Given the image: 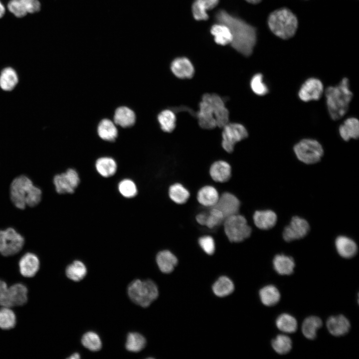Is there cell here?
Segmentation results:
<instances>
[{"instance_id":"6da1fadb","label":"cell","mask_w":359,"mask_h":359,"mask_svg":"<svg viewBox=\"0 0 359 359\" xmlns=\"http://www.w3.org/2000/svg\"><path fill=\"white\" fill-rule=\"evenodd\" d=\"M215 17L218 22L225 24L229 28L232 36V47L244 56H250L256 42V28L224 10L217 11Z\"/></svg>"},{"instance_id":"7a4b0ae2","label":"cell","mask_w":359,"mask_h":359,"mask_svg":"<svg viewBox=\"0 0 359 359\" xmlns=\"http://www.w3.org/2000/svg\"><path fill=\"white\" fill-rule=\"evenodd\" d=\"M196 117L200 127L205 129L222 128L229 122V112L224 100L214 93L202 96Z\"/></svg>"},{"instance_id":"3957f363","label":"cell","mask_w":359,"mask_h":359,"mask_svg":"<svg viewBox=\"0 0 359 359\" xmlns=\"http://www.w3.org/2000/svg\"><path fill=\"white\" fill-rule=\"evenodd\" d=\"M10 199L16 206L24 209L26 206L34 207L41 201L42 191L35 186L31 180L26 176L15 178L10 186Z\"/></svg>"},{"instance_id":"277c9868","label":"cell","mask_w":359,"mask_h":359,"mask_svg":"<svg viewBox=\"0 0 359 359\" xmlns=\"http://www.w3.org/2000/svg\"><path fill=\"white\" fill-rule=\"evenodd\" d=\"M325 96L331 118L337 120L342 118L347 112L353 96L348 79L344 78L338 85L328 87Z\"/></svg>"},{"instance_id":"5b68a950","label":"cell","mask_w":359,"mask_h":359,"mask_svg":"<svg viewBox=\"0 0 359 359\" xmlns=\"http://www.w3.org/2000/svg\"><path fill=\"white\" fill-rule=\"evenodd\" d=\"M268 25L271 32L283 39L293 37L298 28V19L287 8H281L272 12L268 18Z\"/></svg>"},{"instance_id":"8992f818","label":"cell","mask_w":359,"mask_h":359,"mask_svg":"<svg viewBox=\"0 0 359 359\" xmlns=\"http://www.w3.org/2000/svg\"><path fill=\"white\" fill-rule=\"evenodd\" d=\"M128 294L134 303L146 308L157 298L159 290L156 283L151 280L136 279L129 285Z\"/></svg>"},{"instance_id":"52a82bcc","label":"cell","mask_w":359,"mask_h":359,"mask_svg":"<svg viewBox=\"0 0 359 359\" xmlns=\"http://www.w3.org/2000/svg\"><path fill=\"white\" fill-rule=\"evenodd\" d=\"M224 233L231 242H240L249 238L252 229L246 218L238 213L225 218L223 221Z\"/></svg>"},{"instance_id":"ba28073f","label":"cell","mask_w":359,"mask_h":359,"mask_svg":"<svg viewBox=\"0 0 359 359\" xmlns=\"http://www.w3.org/2000/svg\"><path fill=\"white\" fill-rule=\"evenodd\" d=\"M294 153L298 159L306 164H314L319 162L324 154L320 143L314 139H303L294 147Z\"/></svg>"},{"instance_id":"9c48e42d","label":"cell","mask_w":359,"mask_h":359,"mask_svg":"<svg viewBox=\"0 0 359 359\" xmlns=\"http://www.w3.org/2000/svg\"><path fill=\"white\" fill-rule=\"evenodd\" d=\"M23 237L12 227L0 230V253L4 256L15 255L23 248Z\"/></svg>"},{"instance_id":"30bf717a","label":"cell","mask_w":359,"mask_h":359,"mask_svg":"<svg viewBox=\"0 0 359 359\" xmlns=\"http://www.w3.org/2000/svg\"><path fill=\"white\" fill-rule=\"evenodd\" d=\"M221 145L227 153H232L235 145L245 139L248 136V132L242 124L236 123H228L223 127Z\"/></svg>"},{"instance_id":"8fae6325","label":"cell","mask_w":359,"mask_h":359,"mask_svg":"<svg viewBox=\"0 0 359 359\" xmlns=\"http://www.w3.org/2000/svg\"><path fill=\"white\" fill-rule=\"evenodd\" d=\"M80 182L77 172L69 169L65 173L56 175L53 178L56 191L59 194L72 193Z\"/></svg>"},{"instance_id":"7c38bea8","label":"cell","mask_w":359,"mask_h":359,"mask_svg":"<svg viewBox=\"0 0 359 359\" xmlns=\"http://www.w3.org/2000/svg\"><path fill=\"white\" fill-rule=\"evenodd\" d=\"M310 231L308 221L299 216L293 217L283 232V237L286 242L298 240L306 236Z\"/></svg>"},{"instance_id":"4fadbf2b","label":"cell","mask_w":359,"mask_h":359,"mask_svg":"<svg viewBox=\"0 0 359 359\" xmlns=\"http://www.w3.org/2000/svg\"><path fill=\"white\" fill-rule=\"evenodd\" d=\"M323 90V83L319 79L310 78L302 84L299 91L298 96L304 102L318 100L322 96Z\"/></svg>"},{"instance_id":"5bb4252c","label":"cell","mask_w":359,"mask_h":359,"mask_svg":"<svg viewBox=\"0 0 359 359\" xmlns=\"http://www.w3.org/2000/svg\"><path fill=\"white\" fill-rule=\"evenodd\" d=\"M213 207L220 210L225 218L238 213L240 202L239 199L233 194L225 192L219 196L217 203Z\"/></svg>"},{"instance_id":"9a60e30c","label":"cell","mask_w":359,"mask_h":359,"mask_svg":"<svg viewBox=\"0 0 359 359\" xmlns=\"http://www.w3.org/2000/svg\"><path fill=\"white\" fill-rule=\"evenodd\" d=\"M20 274L25 277L30 278L36 275L40 268V261L37 256L31 252L24 254L18 262Z\"/></svg>"},{"instance_id":"2e32d148","label":"cell","mask_w":359,"mask_h":359,"mask_svg":"<svg viewBox=\"0 0 359 359\" xmlns=\"http://www.w3.org/2000/svg\"><path fill=\"white\" fill-rule=\"evenodd\" d=\"M326 327L330 334L335 337H341L350 331L351 324L345 316L339 315L330 317L327 320Z\"/></svg>"},{"instance_id":"e0dca14e","label":"cell","mask_w":359,"mask_h":359,"mask_svg":"<svg viewBox=\"0 0 359 359\" xmlns=\"http://www.w3.org/2000/svg\"><path fill=\"white\" fill-rule=\"evenodd\" d=\"M171 69L175 76L180 79H190L194 74V68L186 57L175 58L171 63Z\"/></svg>"},{"instance_id":"ac0fdd59","label":"cell","mask_w":359,"mask_h":359,"mask_svg":"<svg viewBox=\"0 0 359 359\" xmlns=\"http://www.w3.org/2000/svg\"><path fill=\"white\" fill-rule=\"evenodd\" d=\"M209 175L214 181L225 182L229 180L231 177V167L226 161L218 160L211 165Z\"/></svg>"},{"instance_id":"d6986e66","label":"cell","mask_w":359,"mask_h":359,"mask_svg":"<svg viewBox=\"0 0 359 359\" xmlns=\"http://www.w3.org/2000/svg\"><path fill=\"white\" fill-rule=\"evenodd\" d=\"M335 247L339 255L346 259L353 258L358 252V246L356 242L344 235L339 236L336 238Z\"/></svg>"},{"instance_id":"ffe728a7","label":"cell","mask_w":359,"mask_h":359,"mask_svg":"<svg viewBox=\"0 0 359 359\" xmlns=\"http://www.w3.org/2000/svg\"><path fill=\"white\" fill-rule=\"evenodd\" d=\"M253 220L257 228L262 230H268L275 225L277 216L275 212L271 210H259L254 212Z\"/></svg>"},{"instance_id":"44dd1931","label":"cell","mask_w":359,"mask_h":359,"mask_svg":"<svg viewBox=\"0 0 359 359\" xmlns=\"http://www.w3.org/2000/svg\"><path fill=\"white\" fill-rule=\"evenodd\" d=\"M275 271L281 275H290L294 271L295 262L290 256L283 254L276 255L272 261Z\"/></svg>"},{"instance_id":"7402d4cb","label":"cell","mask_w":359,"mask_h":359,"mask_svg":"<svg viewBox=\"0 0 359 359\" xmlns=\"http://www.w3.org/2000/svg\"><path fill=\"white\" fill-rule=\"evenodd\" d=\"M218 2L219 0H194L191 7L193 17L197 20H207V11L214 8Z\"/></svg>"},{"instance_id":"603a6c76","label":"cell","mask_w":359,"mask_h":359,"mask_svg":"<svg viewBox=\"0 0 359 359\" xmlns=\"http://www.w3.org/2000/svg\"><path fill=\"white\" fill-rule=\"evenodd\" d=\"M219 197L217 190L211 185H205L200 188L196 195L197 200L201 205L210 208L216 204Z\"/></svg>"},{"instance_id":"cb8c5ba5","label":"cell","mask_w":359,"mask_h":359,"mask_svg":"<svg viewBox=\"0 0 359 359\" xmlns=\"http://www.w3.org/2000/svg\"><path fill=\"white\" fill-rule=\"evenodd\" d=\"M9 299L11 307L22 306L28 300V289L23 284L18 283L9 287Z\"/></svg>"},{"instance_id":"d4e9b609","label":"cell","mask_w":359,"mask_h":359,"mask_svg":"<svg viewBox=\"0 0 359 359\" xmlns=\"http://www.w3.org/2000/svg\"><path fill=\"white\" fill-rule=\"evenodd\" d=\"M156 262L160 270L164 273L172 272L178 264L177 257L170 251H160L156 256Z\"/></svg>"},{"instance_id":"484cf974","label":"cell","mask_w":359,"mask_h":359,"mask_svg":"<svg viewBox=\"0 0 359 359\" xmlns=\"http://www.w3.org/2000/svg\"><path fill=\"white\" fill-rule=\"evenodd\" d=\"M341 138L346 141L357 139L359 136V122L354 117L346 119L339 127Z\"/></svg>"},{"instance_id":"4316f807","label":"cell","mask_w":359,"mask_h":359,"mask_svg":"<svg viewBox=\"0 0 359 359\" xmlns=\"http://www.w3.org/2000/svg\"><path fill=\"white\" fill-rule=\"evenodd\" d=\"M210 31L217 44L225 45L231 43L232 34L229 28L225 24L220 22L215 23L211 26Z\"/></svg>"},{"instance_id":"83f0119b","label":"cell","mask_w":359,"mask_h":359,"mask_svg":"<svg viewBox=\"0 0 359 359\" xmlns=\"http://www.w3.org/2000/svg\"><path fill=\"white\" fill-rule=\"evenodd\" d=\"M259 295L262 303L267 307L276 305L281 298V294L278 288L271 284L262 287L259 292Z\"/></svg>"},{"instance_id":"f1b7e54d","label":"cell","mask_w":359,"mask_h":359,"mask_svg":"<svg viewBox=\"0 0 359 359\" xmlns=\"http://www.w3.org/2000/svg\"><path fill=\"white\" fill-rule=\"evenodd\" d=\"M322 321L318 317L310 316L307 317L302 323L301 331L303 336L308 340L316 338L318 330L322 326Z\"/></svg>"},{"instance_id":"f546056e","label":"cell","mask_w":359,"mask_h":359,"mask_svg":"<svg viewBox=\"0 0 359 359\" xmlns=\"http://www.w3.org/2000/svg\"><path fill=\"white\" fill-rule=\"evenodd\" d=\"M18 81V75L12 67L4 68L0 74V87L5 91L13 89Z\"/></svg>"},{"instance_id":"4dcf8cb0","label":"cell","mask_w":359,"mask_h":359,"mask_svg":"<svg viewBox=\"0 0 359 359\" xmlns=\"http://www.w3.org/2000/svg\"><path fill=\"white\" fill-rule=\"evenodd\" d=\"M136 116L134 112L127 107H120L115 112L114 123L122 127L132 126L135 122Z\"/></svg>"},{"instance_id":"1f68e13d","label":"cell","mask_w":359,"mask_h":359,"mask_svg":"<svg viewBox=\"0 0 359 359\" xmlns=\"http://www.w3.org/2000/svg\"><path fill=\"white\" fill-rule=\"evenodd\" d=\"M275 324L281 331L286 333H295L298 328V323L296 318L288 313H283L277 318Z\"/></svg>"},{"instance_id":"d6a6232c","label":"cell","mask_w":359,"mask_h":359,"mask_svg":"<svg viewBox=\"0 0 359 359\" xmlns=\"http://www.w3.org/2000/svg\"><path fill=\"white\" fill-rule=\"evenodd\" d=\"M168 193L170 199L178 204L185 203L190 196L189 191L180 183L172 184L169 187Z\"/></svg>"},{"instance_id":"836d02e7","label":"cell","mask_w":359,"mask_h":359,"mask_svg":"<svg viewBox=\"0 0 359 359\" xmlns=\"http://www.w3.org/2000/svg\"><path fill=\"white\" fill-rule=\"evenodd\" d=\"M97 132L101 139L109 141L115 140L118 135V131L114 123L107 119H103L100 122Z\"/></svg>"},{"instance_id":"e575fe53","label":"cell","mask_w":359,"mask_h":359,"mask_svg":"<svg viewBox=\"0 0 359 359\" xmlns=\"http://www.w3.org/2000/svg\"><path fill=\"white\" fill-rule=\"evenodd\" d=\"M98 173L102 177H109L114 175L117 170V164L111 158L102 157L98 159L95 164Z\"/></svg>"},{"instance_id":"d590c367","label":"cell","mask_w":359,"mask_h":359,"mask_svg":"<svg viewBox=\"0 0 359 359\" xmlns=\"http://www.w3.org/2000/svg\"><path fill=\"white\" fill-rule=\"evenodd\" d=\"M234 289L233 282L226 276L219 278L212 286V290L214 294L220 297L229 295L232 293Z\"/></svg>"},{"instance_id":"8d00e7d4","label":"cell","mask_w":359,"mask_h":359,"mask_svg":"<svg viewBox=\"0 0 359 359\" xmlns=\"http://www.w3.org/2000/svg\"><path fill=\"white\" fill-rule=\"evenodd\" d=\"M158 120L162 130L166 132H172L176 125V116L172 110L166 109L160 113Z\"/></svg>"},{"instance_id":"74e56055","label":"cell","mask_w":359,"mask_h":359,"mask_svg":"<svg viewBox=\"0 0 359 359\" xmlns=\"http://www.w3.org/2000/svg\"><path fill=\"white\" fill-rule=\"evenodd\" d=\"M65 273L69 279L77 282L84 278L87 274V269L82 262L75 260L66 267Z\"/></svg>"},{"instance_id":"f35d334b","label":"cell","mask_w":359,"mask_h":359,"mask_svg":"<svg viewBox=\"0 0 359 359\" xmlns=\"http://www.w3.org/2000/svg\"><path fill=\"white\" fill-rule=\"evenodd\" d=\"M271 346L276 353L283 355L291 351L292 348V342L288 336L279 335L272 340Z\"/></svg>"},{"instance_id":"ab89813d","label":"cell","mask_w":359,"mask_h":359,"mask_svg":"<svg viewBox=\"0 0 359 359\" xmlns=\"http://www.w3.org/2000/svg\"><path fill=\"white\" fill-rule=\"evenodd\" d=\"M146 340L141 334L132 332L128 334L126 343V349L132 352H139L145 347Z\"/></svg>"},{"instance_id":"60d3db41","label":"cell","mask_w":359,"mask_h":359,"mask_svg":"<svg viewBox=\"0 0 359 359\" xmlns=\"http://www.w3.org/2000/svg\"><path fill=\"white\" fill-rule=\"evenodd\" d=\"M16 318L10 307H1L0 309V328L10 330L16 325Z\"/></svg>"},{"instance_id":"b9f144b4","label":"cell","mask_w":359,"mask_h":359,"mask_svg":"<svg viewBox=\"0 0 359 359\" xmlns=\"http://www.w3.org/2000/svg\"><path fill=\"white\" fill-rule=\"evenodd\" d=\"M81 343L84 347L93 352L98 351L102 347L99 336L93 332H88L84 334L82 337Z\"/></svg>"},{"instance_id":"7bdbcfd3","label":"cell","mask_w":359,"mask_h":359,"mask_svg":"<svg viewBox=\"0 0 359 359\" xmlns=\"http://www.w3.org/2000/svg\"><path fill=\"white\" fill-rule=\"evenodd\" d=\"M250 84L252 91L258 96H264L269 92L268 87L264 82L263 76L261 73L255 74L252 77Z\"/></svg>"},{"instance_id":"ee69618b","label":"cell","mask_w":359,"mask_h":359,"mask_svg":"<svg viewBox=\"0 0 359 359\" xmlns=\"http://www.w3.org/2000/svg\"><path fill=\"white\" fill-rule=\"evenodd\" d=\"M225 218L222 213L215 207H211L207 212V216L205 226L209 229H213L222 223Z\"/></svg>"},{"instance_id":"f6af8a7d","label":"cell","mask_w":359,"mask_h":359,"mask_svg":"<svg viewBox=\"0 0 359 359\" xmlns=\"http://www.w3.org/2000/svg\"><path fill=\"white\" fill-rule=\"evenodd\" d=\"M118 189L120 193L126 198L133 197L137 193L135 183L129 179H125L121 181L118 184Z\"/></svg>"},{"instance_id":"bcb514c9","label":"cell","mask_w":359,"mask_h":359,"mask_svg":"<svg viewBox=\"0 0 359 359\" xmlns=\"http://www.w3.org/2000/svg\"><path fill=\"white\" fill-rule=\"evenodd\" d=\"M198 244L202 249L207 254L212 255L215 249V244L213 238L209 235H204L199 237Z\"/></svg>"},{"instance_id":"7dc6e473","label":"cell","mask_w":359,"mask_h":359,"mask_svg":"<svg viewBox=\"0 0 359 359\" xmlns=\"http://www.w3.org/2000/svg\"><path fill=\"white\" fill-rule=\"evenodd\" d=\"M9 11L17 17H22L27 13L19 0H10L7 4Z\"/></svg>"},{"instance_id":"c3c4849f","label":"cell","mask_w":359,"mask_h":359,"mask_svg":"<svg viewBox=\"0 0 359 359\" xmlns=\"http://www.w3.org/2000/svg\"><path fill=\"white\" fill-rule=\"evenodd\" d=\"M0 306L11 307L9 294V287L4 281L0 279Z\"/></svg>"},{"instance_id":"681fc988","label":"cell","mask_w":359,"mask_h":359,"mask_svg":"<svg viewBox=\"0 0 359 359\" xmlns=\"http://www.w3.org/2000/svg\"><path fill=\"white\" fill-rule=\"evenodd\" d=\"M27 13L38 12L41 4L38 0H19Z\"/></svg>"},{"instance_id":"f907efd6","label":"cell","mask_w":359,"mask_h":359,"mask_svg":"<svg viewBox=\"0 0 359 359\" xmlns=\"http://www.w3.org/2000/svg\"><path fill=\"white\" fill-rule=\"evenodd\" d=\"M207 216V212L202 211L195 216L196 222L201 225L205 226Z\"/></svg>"},{"instance_id":"816d5d0a","label":"cell","mask_w":359,"mask_h":359,"mask_svg":"<svg viewBox=\"0 0 359 359\" xmlns=\"http://www.w3.org/2000/svg\"><path fill=\"white\" fill-rule=\"evenodd\" d=\"M5 12V8L4 6L0 1V18H1L4 14Z\"/></svg>"},{"instance_id":"f5cc1de1","label":"cell","mask_w":359,"mask_h":359,"mask_svg":"<svg viewBox=\"0 0 359 359\" xmlns=\"http://www.w3.org/2000/svg\"><path fill=\"white\" fill-rule=\"evenodd\" d=\"M79 358H80V356L77 353H75L73 354L69 357L68 358V359H78Z\"/></svg>"},{"instance_id":"db71d44e","label":"cell","mask_w":359,"mask_h":359,"mask_svg":"<svg viewBox=\"0 0 359 359\" xmlns=\"http://www.w3.org/2000/svg\"><path fill=\"white\" fill-rule=\"evenodd\" d=\"M246 1H247L249 3H252V4H257L259 3L262 0H245Z\"/></svg>"}]
</instances>
